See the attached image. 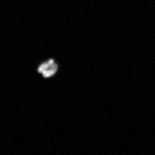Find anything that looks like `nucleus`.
Segmentation results:
<instances>
[{"label": "nucleus", "mask_w": 155, "mask_h": 155, "mask_svg": "<svg viewBox=\"0 0 155 155\" xmlns=\"http://www.w3.org/2000/svg\"><path fill=\"white\" fill-rule=\"evenodd\" d=\"M58 66L57 64L53 63L52 64L49 68L44 71L42 73L43 76L44 78H49L54 74L57 72L58 69Z\"/></svg>", "instance_id": "1"}, {"label": "nucleus", "mask_w": 155, "mask_h": 155, "mask_svg": "<svg viewBox=\"0 0 155 155\" xmlns=\"http://www.w3.org/2000/svg\"><path fill=\"white\" fill-rule=\"evenodd\" d=\"M54 63L53 60H50L49 61L47 62L42 64L38 68V72L40 73H42L44 71L46 70L51 67L52 64Z\"/></svg>", "instance_id": "2"}]
</instances>
